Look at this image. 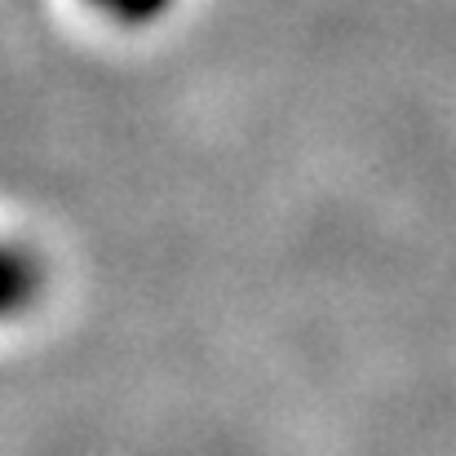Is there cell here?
<instances>
[{
    "instance_id": "obj_2",
    "label": "cell",
    "mask_w": 456,
    "mask_h": 456,
    "mask_svg": "<svg viewBox=\"0 0 456 456\" xmlns=\"http://www.w3.org/2000/svg\"><path fill=\"white\" fill-rule=\"evenodd\" d=\"M89 4H98L102 13H111L120 22H147V18H159L173 0H89Z\"/></svg>"
},
{
    "instance_id": "obj_1",
    "label": "cell",
    "mask_w": 456,
    "mask_h": 456,
    "mask_svg": "<svg viewBox=\"0 0 456 456\" xmlns=\"http://www.w3.org/2000/svg\"><path fill=\"white\" fill-rule=\"evenodd\" d=\"M36 293V271L27 257H18L13 248H0V314L4 310H18Z\"/></svg>"
}]
</instances>
